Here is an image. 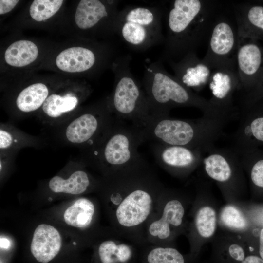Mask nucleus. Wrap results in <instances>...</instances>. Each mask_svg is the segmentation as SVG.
<instances>
[{"label": "nucleus", "mask_w": 263, "mask_h": 263, "mask_svg": "<svg viewBox=\"0 0 263 263\" xmlns=\"http://www.w3.org/2000/svg\"><path fill=\"white\" fill-rule=\"evenodd\" d=\"M165 188L146 161L103 177L98 188L112 229L143 246L145 226Z\"/></svg>", "instance_id": "obj_1"}, {"label": "nucleus", "mask_w": 263, "mask_h": 263, "mask_svg": "<svg viewBox=\"0 0 263 263\" xmlns=\"http://www.w3.org/2000/svg\"><path fill=\"white\" fill-rule=\"evenodd\" d=\"M216 3L205 0L171 1L162 61L179 60L196 49L209 35L216 19Z\"/></svg>", "instance_id": "obj_2"}, {"label": "nucleus", "mask_w": 263, "mask_h": 263, "mask_svg": "<svg viewBox=\"0 0 263 263\" xmlns=\"http://www.w3.org/2000/svg\"><path fill=\"white\" fill-rule=\"evenodd\" d=\"M233 116H209L198 119H178L150 115L139 128L144 142L185 146L203 151L213 145L227 122Z\"/></svg>", "instance_id": "obj_3"}, {"label": "nucleus", "mask_w": 263, "mask_h": 263, "mask_svg": "<svg viewBox=\"0 0 263 263\" xmlns=\"http://www.w3.org/2000/svg\"><path fill=\"white\" fill-rule=\"evenodd\" d=\"M161 59L147 66L143 78V85L149 104L150 115L169 116L174 108L193 107L209 116L227 115L212 106L209 100L198 95L184 86L164 68Z\"/></svg>", "instance_id": "obj_4"}, {"label": "nucleus", "mask_w": 263, "mask_h": 263, "mask_svg": "<svg viewBox=\"0 0 263 263\" xmlns=\"http://www.w3.org/2000/svg\"><path fill=\"white\" fill-rule=\"evenodd\" d=\"M144 142L139 128L116 118L101 138L85 150V159L107 176L145 162L138 150Z\"/></svg>", "instance_id": "obj_5"}, {"label": "nucleus", "mask_w": 263, "mask_h": 263, "mask_svg": "<svg viewBox=\"0 0 263 263\" xmlns=\"http://www.w3.org/2000/svg\"><path fill=\"white\" fill-rule=\"evenodd\" d=\"M130 55L119 56L113 63L115 83L111 95L107 99L109 108L116 118L131 121L141 128L150 115L144 89L132 74Z\"/></svg>", "instance_id": "obj_6"}, {"label": "nucleus", "mask_w": 263, "mask_h": 263, "mask_svg": "<svg viewBox=\"0 0 263 263\" xmlns=\"http://www.w3.org/2000/svg\"><path fill=\"white\" fill-rule=\"evenodd\" d=\"M162 10L157 6L129 5L119 10L115 32L131 48L144 51L165 41Z\"/></svg>", "instance_id": "obj_7"}, {"label": "nucleus", "mask_w": 263, "mask_h": 263, "mask_svg": "<svg viewBox=\"0 0 263 263\" xmlns=\"http://www.w3.org/2000/svg\"><path fill=\"white\" fill-rule=\"evenodd\" d=\"M106 100L72 116L58 128V137L63 143L85 150L96 143L106 132L114 119Z\"/></svg>", "instance_id": "obj_8"}, {"label": "nucleus", "mask_w": 263, "mask_h": 263, "mask_svg": "<svg viewBox=\"0 0 263 263\" xmlns=\"http://www.w3.org/2000/svg\"><path fill=\"white\" fill-rule=\"evenodd\" d=\"M183 201L175 193L164 189L145 226L146 243L168 245L183 227L186 212Z\"/></svg>", "instance_id": "obj_9"}, {"label": "nucleus", "mask_w": 263, "mask_h": 263, "mask_svg": "<svg viewBox=\"0 0 263 263\" xmlns=\"http://www.w3.org/2000/svg\"><path fill=\"white\" fill-rule=\"evenodd\" d=\"M209 36L203 61L212 70L236 66L238 35L231 23L225 17L216 18Z\"/></svg>", "instance_id": "obj_10"}, {"label": "nucleus", "mask_w": 263, "mask_h": 263, "mask_svg": "<svg viewBox=\"0 0 263 263\" xmlns=\"http://www.w3.org/2000/svg\"><path fill=\"white\" fill-rule=\"evenodd\" d=\"M150 147L158 164L174 176H187L201 164V150L153 142Z\"/></svg>", "instance_id": "obj_11"}, {"label": "nucleus", "mask_w": 263, "mask_h": 263, "mask_svg": "<svg viewBox=\"0 0 263 263\" xmlns=\"http://www.w3.org/2000/svg\"><path fill=\"white\" fill-rule=\"evenodd\" d=\"M263 65V48L257 40L238 37L236 66L240 90L246 94L255 85Z\"/></svg>", "instance_id": "obj_12"}, {"label": "nucleus", "mask_w": 263, "mask_h": 263, "mask_svg": "<svg viewBox=\"0 0 263 263\" xmlns=\"http://www.w3.org/2000/svg\"><path fill=\"white\" fill-rule=\"evenodd\" d=\"M240 120L234 136L236 150L255 148L263 143V98L241 108Z\"/></svg>", "instance_id": "obj_13"}, {"label": "nucleus", "mask_w": 263, "mask_h": 263, "mask_svg": "<svg viewBox=\"0 0 263 263\" xmlns=\"http://www.w3.org/2000/svg\"><path fill=\"white\" fill-rule=\"evenodd\" d=\"M208 85L212 94L209 101L212 106L226 113H237L232 102L235 92L240 90L236 66L213 69Z\"/></svg>", "instance_id": "obj_14"}, {"label": "nucleus", "mask_w": 263, "mask_h": 263, "mask_svg": "<svg viewBox=\"0 0 263 263\" xmlns=\"http://www.w3.org/2000/svg\"><path fill=\"white\" fill-rule=\"evenodd\" d=\"M201 163L210 178L223 184L230 182L234 176L236 169L242 166L233 148H216L214 145L203 152Z\"/></svg>", "instance_id": "obj_15"}, {"label": "nucleus", "mask_w": 263, "mask_h": 263, "mask_svg": "<svg viewBox=\"0 0 263 263\" xmlns=\"http://www.w3.org/2000/svg\"><path fill=\"white\" fill-rule=\"evenodd\" d=\"M168 62L174 76L192 91H200L208 84L213 70L197 56L195 52L188 53L178 61Z\"/></svg>", "instance_id": "obj_16"}, {"label": "nucleus", "mask_w": 263, "mask_h": 263, "mask_svg": "<svg viewBox=\"0 0 263 263\" xmlns=\"http://www.w3.org/2000/svg\"><path fill=\"white\" fill-rule=\"evenodd\" d=\"M79 102L77 94L72 91L51 94L41 108L39 119L43 124L56 128L72 117Z\"/></svg>", "instance_id": "obj_17"}, {"label": "nucleus", "mask_w": 263, "mask_h": 263, "mask_svg": "<svg viewBox=\"0 0 263 263\" xmlns=\"http://www.w3.org/2000/svg\"><path fill=\"white\" fill-rule=\"evenodd\" d=\"M118 0H82L75 14V21L81 29H91L106 19H116Z\"/></svg>", "instance_id": "obj_18"}, {"label": "nucleus", "mask_w": 263, "mask_h": 263, "mask_svg": "<svg viewBox=\"0 0 263 263\" xmlns=\"http://www.w3.org/2000/svg\"><path fill=\"white\" fill-rule=\"evenodd\" d=\"M62 238L58 230L46 224L39 225L34 230L31 245L32 254L38 262L47 263L59 252Z\"/></svg>", "instance_id": "obj_19"}, {"label": "nucleus", "mask_w": 263, "mask_h": 263, "mask_svg": "<svg viewBox=\"0 0 263 263\" xmlns=\"http://www.w3.org/2000/svg\"><path fill=\"white\" fill-rule=\"evenodd\" d=\"M100 182L94 178L84 166H80L66 177L54 176L49 180L48 187L54 193L79 195L98 189Z\"/></svg>", "instance_id": "obj_20"}, {"label": "nucleus", "mask_w": 263, "mask_h": 263, "mask_svg": "<svg viewBox=\"0 0 263 263\" xmlns=\"http://www.w3.org/2000/svg\"><path fill=\"white\" fill-rule=\"evenodd\" d=\"M136 245H139L112 229L111 234L98 244L97 254L101 263H128Z\"/></svg>", "instance_id": "obj_21"}, {"label": "nucleus", "mask_w": 263, "mask_h": 263, "mask_svg": "<svg viewBox=\"0 0 263 263\" xmlns=\"http://www.w3.org/2000/svg\"><path fill=\"white\" fill-rule=\"evenodd\" d=\"M235 15L239 37L263 41V6L241 5Z\"/></svg>", "instance_id": "obj_22"}, {"label": "nucleus", "mask_w": 263, "mask_h": 263, "mask_svg": "<svg viewBox=\"0 0 263 263\" xmlns=\"http://www.w3.org/2000/svg\"><path fill=\"white\" fill-rule=\"evenodd\" d=\"M96 56L91 49L83 47L67 48L60 52L56 58V64L62 71L82 72L92 69L95 64Z\"/></svg>", "instance_id": "obj_23"}, {"label": "nucleus", "mask_w": 263, "mask_h": 263, "mask_svg": "<svg viewBox=\"0 0 263 263\" xmlns=\"http://www.w3.org/2000/svg\"><path fill=\"white\" fill-rule=\"evenodd\" d=\"M96 212V206L92 200L86 197L80 198L66 209L63 219L70 226L85 229L94 224Z\"/></svg>", "instance_id": "obj_24"}, {"label": "nucleus", "mask_w": 263, "mask_h": 263, "mask_svg": "<svg viewBox=\"0 0 263 263\" xmlns=\"http://www.w3.org/2000/svg\"><path fill=\"white\" fill-rule=\"evenodd\" d=\"M43 144V142L40 138L27 134L10 123L0 124V152L17 153L21 148L40 147Z\"/></svg>", "instance_id": "obj_25"}, {"label": "nucleus", "mask_w": 263, "mask_h": 263, "mask_svg": "<svg viewBox=\"0 0 263 263\" xmlns=\"http://www.w3.org/2000/svg\"><path fill=\"white\" fill-rule=\"evenodd\" d=\"M49 94L48 87L42 83L30 85L22 89L15 101L18 111L21 115H27L41 108Z\"/></svg>", "instance_id": "obj_26"}, {"label": "nucleus", "mask_w": 263, "mask_h": 263, "mask_svg": "<svg viewBox=\"0 0 263 263\" xmlns=\"http://www.w3.org/2000/svg\"><path fill=\"white\" fill-rule=\"evenodd\" d=\"M38 51L33 42L21 40L11 44L4 54L6 62L10 66L21 67L30 64L36 60Z\"/></svg>", "instance_id": "obj_27"}, {"label": "nucleus", "mask_w": 263, "mask_h": 263, "mask_svg": "<svg viewBox=\"0 0 263 263\" xmlns=\"http://www.w3.org/2000/svg\"><path fill=\"white\" fill-rule=\"evenodd\" d=\"M148 244L150 247L146 256L147 263H185L184 257L176 249L169 245Z\"/></svg>", "instance_id": "obj_28"}, {"label": "nucleus", "mask_w": 263, "mask_h": 263, "mask_svg": "<svg viewBox=\"0 0 263 263\" xmlns=\"http://www.w3.org/2000/svg\"><path fill=\"white\" fill-rule=\"evenodd\" d=\"M194 225L200 236L205 238L211 237L216 227V214L214 209L209 206H204L197 211Z\"/></svg>", "instance_id": "obj_29"}, {"label": "nucleus", "mask_w": 263, "mask_h": 263, "mask_svg": "<svg viewBox=\"0 0 263 263\" xmlns=\"http://www.w3.org/2000/svg\"><path fill=\"white\" fill-rule=\"evenodd\" d=\"M63 1L62 0H35L30 6V15L37 21H44L54 15Z\"/></svg>", "instance_id": "obj_30"}, {"label": "nucleus", "mask_w": 263, "mask_h": 263, "mask_svg": "<svg viewBox=\"0 0 263 263\" xmlns=\"http://www.w3.org/2000/svg\"><path fill=\"white\" fill-rule=\"evenodd\" d=\"M221 220L226 226L233 229L242 230L247 226V222L242 213L232 206L225 207L221 213Z\"/></svg>", "instance_id": "obj_31"}, {"label": "nucleus", "mask_w": 263, "mask_h": 263, "mask_svg": "<svg viewBox=\"0 0 263 263\" xmlns=\"http://www.w3.org/2000/svg\"><path fill=\"white\" fill-rule=\"evenodd\" d=\"M263 98V65L253 88L243 95L241 108L250 106Z\"/></svg>", "instance_id": "obj_32"}, {"label": "nucleus", "mask_w": 263, "mask_h": 263, "mask_svg": "<svg viewBox=\"0 0 263 263\" xmlns=\"http://www.w3.org/2000/svg\"><path fill=\"white\" fill-rule=\"evenodd\" d=\"M230 256L234 260L242 262L244 259V252L243 248L237 244H231L228 249Z\"/></svg>", "instance_id": "obj_33"}, {"label": "nucleus", "mask_w": 263, "mask_h": 263, "mask_svg": "<svg viewBox=\"0 0 263 263\" xmlns=\"http://www.w3.org/2000/svg\"><path fill=\"white\" fill-rule=\"evenodd\" d=\"M19 0H0V14H4L12 10Z\"/></svg>", "instance_id": "obj_34"}, {"label": "nucleus", "mask_w": 263, "mask_h": 263, "mask_svg": "<svg viewBox=\"0 0 263 263\" xmlns=\"http://www.w3.org/2000/svg\"><path fill=\"white\" fill-rule=\"evenodd\" d=\"M241 263H263V260L258 256L251 255L246 257Z\"/></svg>", "instance_id": "obj_35"}, {"label": "nucleus", "mask_w": 263, "mask_h": 263, "mask_svg": "<svg viewBox=\"0 0 263 263\" xmlns=\"http://www.w3.org/2000/svg\"><path fill=\"white\" fill-rule=\"evenodd\" d=\"M259 253L261 258L263 260V228L262 229L260 234Z\"/></svg>", "instance_id": "obj_36"}, {"label": "nucleus", "mask_w": 263, "mask_h": 263, "mask_svg": "<svg viewBox=\"0 0 263 263\" xmlns=\"http://www.w3.org/2000/svg\"><path fill=\"white\" fill-rule=\"evenodd\" d=\"M10 244V242L6 238H0V247L3 248H7Z\"/></svg>", "instance_id": "obj_37"}]
</instances>
